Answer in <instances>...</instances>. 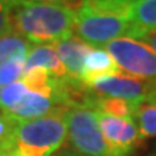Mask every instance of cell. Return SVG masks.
I'll return each mask as SVG.
<instances>
[{
  "label": "cell",
  "mask_w": 156,
  "mask_h": 156,
  "mask_svg": "<svg viewBox=\"0 0 156 156\" xmlns=\"http://www.w3.org/2000/svg\"><path fill=\"white\" fill-rule=\"evenodd\" d=\"M0 156H17V152L13 149H2Z\"/></svg>",
  "instance_id": "22"
},
{
  "label": "cell",
  "mask_w": 156,
  "mask_h": 156,
  "mask_svg": "<svg viewBox=\"0 0 156 156\" xmlns=\"http://www.w3.org/2000/svg\"><path fill=\"white\" fill-rule=\"evenodd\" d=\"M77 7L61 2H13L12 30L34 45H54L74 35Z\"/></svg>",
  "instance_id": "1"
},
{
  "label": "cell",
  "mask_w": 156,
  "mask_h": 156,
  "mask_svg": "<svg viewBox=\"0 0 156 156\" xmlns=\"http://www.w3.org/2000/svg\"><path fill=\"white\" fill-rule=\"evenodd\" d=\"M87 107L95 112L104 113L112 117H134L139 106L129 103L120 98H108V97H95L88 93Z\"/></svg>",
  "instance_id": "14"
},
{
  "label": "cell",
  "mask_w": 156,
  "mask_h": 156,
  "mask_svg": "<svg viewBox=\"0 0 156 156\" xmlns=\"http://www.w3.org/2000/svg\"><path fill=\"white\" fill-rule=\"evenodd\" d=\"M95 117L110 156H132L145 139L134 117H112L100 112H95Z\"/></svg>",
  "instance_id": "6"
},
{
  "label": "cell",
  "mask_w": 156,
  "mask_h": 156,
  "mask_svg": "<svg viewBox=\"0 0 156 156\" xmlns=\"http://www.w3.org/2000/svg\"><path fill=\"white\" fill-rule=\"evenodd\" d=\"M0 152H2V146H0Z\"/></svg>",
  "instance_id": "23"
},
{
  "label": "cell",
  "mask_w": 156,
  "mask_h": 156,
  "mask_svg": "<svg viewBox=\"0 0 156 156\" xmlns=\"http://www.w3.org/2000/svg\"><path fill=\"white\" fill-rule=\"evenodd\" d=\"M67 137V107L61 106L44 117L17 123L9 149L20 156H52Z\"/></svg>",
  "instance_id": "3"
},
{
  "label": "cell",
  "mask_w": 156,
  "mask_h": 156,
  "mask_svg": "<svg viewBox=\"0 0 156 156\" xmlns=\"http://www.w3.org/2000/svg\"><path fill=\"white\" fill-rule=\"evenodd\" d=\"M103 48L124 74L156 85V54L142 41L124 36Z\"/></svg>",
  "instance_id": "5"
},
{
  "label": "cell",
  "mask_w": 156,
  "mask_h": 156,
  "mask_svg": "<svg viewBox=\"0 0 156 156\" xmlns=\"http://www.w3.org/2000/svg\"><path fill=\"white\" fill-rule=\"evenodd\" d=\"M41 68L55 80H69L67 68L64 67L61 58L58 56L54 45H34L29 52L23 73Z\"/></svg>",
  "instance_id": "10"
},
{
  "label": "cell",
  "mask_w": 156,
  "mask_h": 156,
  "mask_svg": "<svg viewBox=\"0 0 156 156\" xmlns=\"http://www.w3.org/2000/svg\"><path fill=\"white\" fill-rule=\"evenodd\" d=\"M58 56L61 58L64 67L67 68L68 78L75 83H81V75H83L84 64L85 59L94 46L85 44L84 41L73 35L67 39H62L59 42L54 44Z\"/></svg>",
  "instance_id": "9"
},
{
  "label": "cell",
  "mask_w": 156,
  "mask_h": 156,
  "mask_svg": "<svg viewBox=\"0 0 156 156\" xmlns=\"http://www.w3.org/2000/svg\"><path fill=\"white\" fill-rule=\"evenodd\" d=\"M55 104L56 103L49 97L29 91L7 114L19 123L26 122V120H34V119L44 117L49 114L51 112H54L56 108L54 107Z\"/></svg>",
  "instance_id": "13"
},
{
  "label": "cell",
  "mask_w": 156,
  "mask_h": 156,
  "mask_svg": "<svg viewBox=\"0 0 156 156\" xmlns=\"http://www.w3.org/2000/svg\"><path fill=\"white\" fill-rule=\"evenodd\" d=\"M132 0H87L78 3L74 35L94 48L127 36Z\"/></svg>",
  "instance_id": "2"
},
{
  "label": "cell",
  "mask_w": 156,
  "mask_h": 156,
  "mask_svg": "<svg viewBox=\"0 0 156 156\" xmlns=\"http://www.w3.org/2000/svg\"><path fill=\"white\" fill-rule=\"evenodd\" d=\"M17 123L19 122H16L6 112L0 110V146H2V149H9L10 139L13 136V132L16 129Z\"/></svg>",
  "instance_id": "17"
},
{
  "label": "cell",
  "mask_w": 156,
  "mask_h": 156,
  "mask_svg": "<svg viewBox=\"0 0 156 156\" xmlns=\"http://www.w3.org/2000/svg\"><path fill=\"white\" fill-rule=\"evenodd\" d=\"M134 119L139 124L143 137H156V106L143 103L140 104Z\"/></svg>",
  "instance_id": "15"
},
{
  "label": "cell",
  "mask_w": 156,
  "mask_h": 156,
  "mask_svg": "<svg viewBox=\"0 0 156 156\" xmlns=\"http://www.w3.org/2000/svg\"><path fill=\"white\" fill-rule=\"evenodd\" d=\"M17 156H20V155H19V153H17Z\"/></svg>",
  "instance_id": "24"
},
{
  "label": "cell",
  "mask_w": 156,
  "mask_h": 156,
  "mask_svg": "<svg viewBox=\"0 0 156 156\" xmlns=\"http://www.w3.org/2000/svg\"><path fill=\"white\" fill-rule=\"evenodd\" d=\"M13 2H2L0 0V38L12 30L10 26V10Z\"/></svg>",
  "instance_id": "18"
},
{
  "label": "cell",
  "mask_w": 156,
  "mask_h": 156,
  "mask_svg": "<svg viewBox=\"0 0 156 156\" xmlns=\"http://www.w3.org/2000/svg\"><path fill=\"white\" fill-rule=\"evenodd\" d=\"M32 44L22 35L10 30L0 38V87L19 81Z\"/></svg>",
  "instance_id": "8"
},
{
  "label": "cell",
  "mask_w": 156,
  "mask_h": 156,
  "mask_svg": "<svg viewBox=\"0 0 156 156\" xmlns=\"http://www.w3.org/2000/svg\"><path fill=\"white\" fill-rule=\"evenodd\" d=\"M153 87V84L145 83L142 80L133 78L127 74H119L113 77L103 78L95 81L90 87H85L91 95L95 97H108V98H120L129 103L140 106L146 103V97Z\"/></svg>",
  "instance_id": "7"
},
{
  "label": "cell",
  "mask_w": 156,
  "mask_h": 156,
  "mask_svg": "<svg viewBox=\"0 0 156 156\" xmlns=\"http://www.w3.org/2000/svg\"><path fill=\"white\" fill-rule=\"evenodd\" d=\"M156 32V0H132L130 29L126 38L142 41Z\"/></svg>",
  "instance_id": "12"
},
{
  "label": "cell",
  "mask_w": 156,
  "mask_h": 156,
  "mask_svg": "<svg viewBox=\"0 0 156 156\" xmlns=\"http://www.w3.org/2000/svg\"><path fill=\"white\" fill-rule=\"evenodd\" d=\"M67 130L73 151L85 156H110L93 108L83 106L67 107Z\"/></svg>",
  "instance_id": "4"
},
{
  "label": "cell",
  "mask_w": 156,
  "mask_h": 156,
  "mask_svg": "<svg viewBox=\"0 0 156 156\" xmlns=\"http://www.w3.org/2000/svg\"><path fill=\"white\" fill-rule=\"evenodd\" d=\"M122 73L123 71L119 68L116 61L104 48H94L85 59L83 75H81V84L84 87H90L95 81L119 75Z\"/></svg>",
  "instance_id": "11"
},
{
  "label": "cell",
  "mask_w": 156,
  "mask_h": 156,
  "mask_svg": "<svg viewBox=\"0 0 156 156\" xmlns=\"http://www.w3.org/2000/svg\"><path fill=\"white\" fill-rule=\"evenodd\" d=\"M142 42L146 44L149 48H152V51L156 54V32H152V34L146 35L145 38L142 39Z\"/></svg>",
  "instance_id": "19"
},
{
  "label": "cell",
  "mask_w": 156,
  "mask_h": 156,
  "mask_svg": "<svg viewBox=\"0 0 156 156\" xmlns=\"http://www.w3.org/2000/svg\"><path fill=\"white\" fill-rule=\"evenodd\" d=\"M52 156H85V155H81V153L73 151V149H64V151L56 152L55 155H52Z\"/></svg>",
  "instance_id": "20"
},
{
  "label": "cell",
  "mask_w": 156,
  "mask_h": 156,
  "mask_svg": "<svg viewBox=\"0 0 156 156\" xmlns=\"http://www.w3.org/2000/svg\"><path fill=\"white\" fill-rule=\"evenodd\" d=\"M146 103L156 106V87H153V88L149 91V94H147V97H146Z\"/></svg>",
  "instance_id": "21"
},
{
  "label": "cell",
  "mask_w": 156,
  "mask_h": 156,
  "mask_svg": "<svg viewBox=\"0 0 156 156\" xmlns=\"http://www.w3.org/2000/svg\"><path fill=\"white\" fill-rule=\"evenodd\" d=\"M28 93L29 90L20 80L10 85L0 87V110L9 113Z\"/></svg>",
  "instance_id": "16"
}]
</instances>
